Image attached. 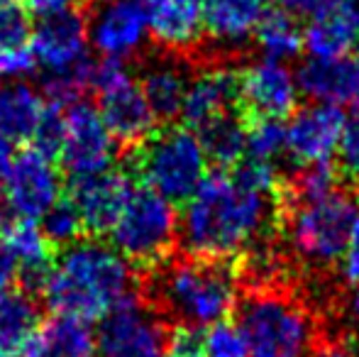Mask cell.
<instances>
[{
  "mask_svg": "<svg viewBox=\"0 0 359 357\" xmlns=\"http://www.w3.org/2000/svg\"><path fill=\"white\" fill-rule=\"evenodd\" d=\"M39 323V306L27 291H0V357H25Z\"/></svg>",
  "mask_w": 359,
  "mask_h": 357,
  "instance_id": "23",
  "label": "cell"
},
{
  "mask_svg": "<svg viewBox=\"0 0 359 357\" xmlns=\"http://www.w3.org/2000/svg\"><path fill=\"white\" fill-rule=\"evenodd\" d=\"M191 74L181 62L174 59H159V62L149 64L142 74V86L147 103H149L151 113L156 120H174L181 115L186 98V88H189Z\"/></svg>",
  "mask_w": 359,
  "mask_h": 357,
  "instance_id": "24",
  "label": "cell"
},
{
  "mask_svg": "<svg viewBox=\"0 0 359 357\" xmlns=\"http://www.w3.org/2000/svg\"><path fill=\"white\" fill-rule=\"evenodd\" d=\"M154 299L179 325L208 328L225 321L235 309L237 274L227 262L215 260H176L156 267L151 281Z\"/></svg>",
  "mask_w": 359,
  "mask_h": 357,
  "instance_id": "3",
  "label": "cell"
},
{
  "mask_svg": "<svg viewBox=\"0 0 359 357\" xmlns=\"http://www.w3.org/2000/svg\"><path fill=\"white\" fill-rule=\"evenodd\" d=\"M64 128H67V108H62V105H54V103H47L42 120H39V128H37V133H34V137H32L34 149L44 152L47 157L59 154L62 142H64Z\"/></svg>",
  "mask_w": 359,
  "mask_h": 357,
  "instance_id": "34",
  "label": "cell"
},
{
  "mask_svg": "<svg viewBox=\"0 0 359 357\" xmlns=\"http://www.w3.org/2000/svg\"><path fill=\"white\" fill-rule=\"evenodd\" d=\"M271 196L245 184L235 172L208 174L179 213V243L191 257L227 262L247 255L276 220Z\"/></svg>",
  "mask_w": 359,
  "mask_h": 357,
  "instance_id": "1",
  "label": "cell"
},
{
  "mask_svg": "<svg viewBox=\"0 0 359 357\" xmlns=\"http://www.w3.org/2000/svg\"><path fill=\"white\" fill-rule=\"evenodd\" d=\"M357 215L355 196L345 189L320 198H288L286 243L303 264L330 267L340 260Z\"/></svg>",
  "mask_w": 359,
  "mask_h": 357,
  "instance_id": "5",
  "label": "cell"
},
{
  "mask_svg": "<svg viewBox=\"0 0 359 357\" xmlns=\"http://www.w3.org/2000/svg\"><path fill=\"white\" fill-rule=\"evenodd\" d=\"M15 279H20V267L10 245L5 243V233L0 235V291L13 289Z\"/></svg>",
  "mask_w": 359,
  "mask_h": 357,
  "instance_id": "39",
  "label": "cell"
},
{
  "mask_svg": "<svg viewBox=\"0 0 359 357\" xmlns=\"http://www.w3.org/2000/svg\"><path fill=\"white\" fill-rule=\"evenodd\" d=\"M286 154V125L284 120L255 118L247 120V157L271 162Z\"/></svg>",
  "mask_w": 359,
  "mask_h": 357,
  "instance_id": "29",
  "label": "cell"
},
{
  "mask_svg": "<svg viewBox=\"0 0 359 357\" xmlns=\"http://www.w3.org/2000/svg\"><path fill=\"white\" fill-rule=\"evenodd\" d=\"M332 3H337V0H281V10H286L296 20H311L325 8H330Z\"/></svg>",
  "mask_w": 359,
  "mask_h": 357,
  "instance_id": "40",
  "label": "cell"
},
{
  "mask_svg": "<svg viewBox=\"0 0 359 357\" xmlns=\"http://www.w3.org/2000/svg\"><path fill=\"white\" fill-rule=\"evenodd\" d=\"M25 357H98V338L88 321L57 314L39 323Z\"/></svg>",
  "mask_w": 359,
  "mask_h": 357,
  "instance_id": "22",
  "label": "cell"
},
{
  "mask_svg": "<svg viewBox=\"0 0 359 357\" xmlns=\"http://www.w3.org/2000/svg\"><path fill=\"white\" fill-rule=\"evenodd\" d=\"M42 230L49 238V243L54 248H67V245L81 240V233L83 230V223H81V215L76 210L72 198H59L47 213L42 215Z\"/></svg>",
  "mask_w": 359,
  "mask_h": 357,
  "instance_id": "30",
  "label": "cell"
},
{
  "mask_svg": "<svg viewBox=\"0 0 359 357\" xmlns=\"http://www.w3.org/2000/svg\"><path fill=\"white\" fill-rule=\"evenodd\" d=\"M337 264H340L342 279L350 286H359V215L355 218V223H352V230L347 235L345 250H342Z\"/></svg>",
  "mask_w": 359,
  "mask_h": 357,
  "instance_id": "37",
  "label": "cell"
},
{
  "mask_svg": "<svg viewBox=\"0 0 359 357\" xmlns=\"http://www.w3.org/2000/svg\"><path fill=\"white\" fill-rule=\"evenodd\" d=\"M303 49L308 57L332 59L359 49V18L340 0L308 20L303 29Z\"/></svg>",
  "mask_w": 359,
  "mask_h": 357,
  "instance_id": "20",
  "label": "cell"
},
{
  "mask_svg": "<svg viewBox=\"0 0 359 357\" xmlns=\"http://www.w3.org/2000/svg\"><path fill=\"white\" fill-rule=\"evenodd\" d=\"M135 167L144 186L171 203H186L208 179L210 159L198 133L189 125H181L151 133L140 144Z\"/></svg>",
  "mask_w": 359,
  "mask_h": 357,
  "instance_id": "8",
  "label": "cell"
},
{
  "mask_svg": "<svg viewBox=\"0 0 359 357\" xmlns=\"http://www.w3.org/2000/svg\"><path fill=\"white\" fill-rule=\"evenodd\" d=\"M133 181L125 172L105 169L98 174L74 179L72 201L81 215L83 230L90 235H103L115 223L120 208L125 206Z\"/></svg>",
  "mask_w": 359,
  "mask_h": 357,
  "instance_id": "16",
  "label": "cell"
},
{
  "mask_svg": "<svg viewBox=\"0 0 359 357\" xmlns=\"http://www.w3.org/2000/svg\"><path fill=\"white\" fill-rule=\"evenodd\" d=\"M340 3H342V5H347V8H350L352 13H355L357 18H359V0H340Z\"/></svg>",
  "mask_w": 359,
  "mask_h": 357,
  "instance_id": "43",
  "label": "cell"
},
{
  "mask_svg": "<svg viewBox=\"0 0 359 357\" xmlns=\"http://www.w3.org/2000/svg\"><path fill=\"white\" fill-rule=\"evenodd\" d=\"M76 0H25L29 13H37L39 18H47V15L62 13V10L74 8Z\"/></svg>",
  "mask_w": 359,
  "mask_h": 357,
  "instance_id": "41",
  "label": "cell"
},
{
  "mask_svg": "<svg viewBox=\"0 0 359 357\" xmlns=\"http://www.w3.org/2000/svg\"><path fill=\"white\" fill-rule=\"evenodd\" d=\"M47 100L27 83H13L0 90V137L10 144L29 142L39 128Z\"/></svg>",
  "mask_w": 359,
  "mask_h": 357,
  "instance_id": "26",
  "label": "cell"
},
{
  "mask_svg": "<svg viewBox=\"0 0 359 357\" xmlns=\"http://www.w3.org/2000/svg\"><path fill=\"white\" fill-rule=\"evenodd\" d=\"M5 233V223H3V218H0V235Z\"/></svg>",
  "mask_w": 359,
  "mask_h": 357,
  "instance_id": "44",
  "label": "cell"
},
{
  "mask_svg": "<svg viewBox=\"0 0 359 357\" xmlns=\"http://www.w3.org/2000/svg\"><path fill=\"white\" fill-rule=\"evenodd\" d=\"M337 159H340L342 177L350 181L352 186H357L359 189V105H357L355 113L347 118Z\"/></svg>",
  "mask_w": 359,
  "mask_h": 357,
  "instance_id": "35",
  "label": "cell"
},
{
  "mask_svg": "<svg viewBox=\"0 0 359 357\" xmlns=\"http://www.w3.org/2000/svg\"><path fill=\"white\" fill-rule=\"evenodd\" d=\"M252 39H255L262 59H271V62L286 64L303 52V29L298 20L286 10L264 13Z\"/></svg>",
  "mask_w": 359,
  "mask_h": 357,
  "instance_id": "28",
  "label": "cell"
},
{
  "mask_svg": "<svg viewBox=\"0 0 359 357\" xmlns=\"http://www.w3.org/2000/svg\"><path fill=\"white\" fill-rule=\"evenodd\" d=\"M86 20L90 47L113 62L137 57L149 37L142 0H93Z\"/></svg>",
  "mask_w": 359,
  "mask_h": 357,
  "instance_id": "13",
  "label": "cell"
},
{
  "mask_svg": "<svg viewBox=\"0 0 359 357\" xmlns=\"http://www.w3.org/2000/svg\"><path fill=\"white\" fill-rule=\"evenodd\" d=\"M298 100V79L286 64L259 57L237 74V103L245 120H286L296 113Z\"/></svg>",
  "mask_w": 359,
  "mask_h": 357,
  "instance_id": "12",
  "label": "cell"
},
{
  "mask_svg": "<svg viewBox=\"0 0 359 357\" xmlns=\"http://www.w3.org/2000/svg\"><path fill=\"white\" fill-rule=\"evenodd\" d=\"M34 57H32V49L27 47H20V49H13V52H5L0 54V74L5 76H25V74L34 72Z\"/></svg>",
  "mask_w": 359,
  "mask_h": 357,
  "instance_id": "38",
  "label": "cell"
},
{
  "mask_svg": "<svg viewBox=\"0 0 359 357\" xmlns=\"http://www.w3.org/2000/svg\"><path fill=\"white\" fill-rule=\"evenodd\" d=\"M347 115L345 108L313 103L291 115L286 125V154L298 167L330 164L340 152Z\"/></svg>",
  "mask_w": 359,
  "mask_h": 357,
  "instance_id": "15",
  "label": "cell"
},
{
  "mask_svg": "<svg viewBox=\"0 0 359 357\" xmlns=\"http://www.w3.org/2000/svg\"><path fill=\"white\" fill-rule=\"evenodd\" d=\"M29 10L25 0H0V54L29 44Z\"/></svg>",
  "mask_w": 359,
  "mask_h": 357,
  "instance_id": "31",
  "label": "cell"
},
{
  "mask_svg": "<svg viewBox=\"0 0 359 357\" xmlns=\"http://www.w3.org/2000/svg\"><path fill=\"white\" fill-rule=\"evenodd\" d=\"M98 333L100 357H166L169 330L149 304L130 296L103 316Z\"/></svg>",
  "mask_w": 359,
  "mask_h": 357,
  "instance_id": "10",
  "label": "cell"
},
{
  "mask_svg": "<svg viewBox=\"0 0 359 357\" xmlns=\"http://www.w3.org/2000/svg\"><path fill=\"white\" fill-rule=\"evenodd\" d=\"M347 318H350V323L359 330V286H355V291H352L350 299H347Z\"/></svg>",
  "mask_w": 359,
  "mask_h": 357,
  "instance_id": "42",
  "label": "cell"
},
{
  "mask_svg": "<svg viewBox=\"0 0 359 357\" xmlns=\"http://www.w3.org/2000/svg\"><path fill=\"white\" fill-rule=\"evenodd\" d=\"M337 186V172L330 164H316V167H301L291 186H286L288 198H320L332 194Z\"/></svg>",
  "mask_w": 359,
  "mask_h": 357,
  "instance_id": "33",
  "label": "cell"
},
{
  "mask_svg": "<svg viewBox=\"0 0 359 357\" xmlns=\"http://www.w3.org/2000/svg\"><path fill=\"white\" fill-rule=\"evenodd\" d=\"M240 328L250 357H311L316 323L298 301L281 291H257L240 306Z\"/></svg>",
  "mask_w": 359,
  "mask_h": 357,
  "instance_id": "7",
  "label": "cell"
},
{
  "mask_svg": "<svg viewBox=\"0 0 359 357\" xmlns=\"http://www.w3.org/2000/svg\"><path fill=\"white\" fill-rule=\"evenodd\" d=\"M115 140L105 128L98 108L88 103L67 105V128H64V142L59 149L62 164L74 179L98 174L113 167L115 159Z\"/></svg>",
  "mask_w": 359,
  "mask_h": 357,
  "instance_id": "14",
  "label": "cell"
},
{
  "mask_svg": "<svg viewBox=\"0 0 359 357\" xmlns=\"http://www.w3.org/2000/svg\"><path fill=\"white\" fill-rule=\"evenodd\" d=\"M93 88L98 90V113L113 140L123 147H140L154 133L151 113L140 81H135L125 62L103 59L93 67Z\"/></svg>",
  "mask_w": 359,
  "mask_h": 357,
  "instance_id": "9",
  "label": "cell"
},
{
  "mask_svg": "<svg viewBox=\"0 0 359 357\" xmlns=\"http://www.w3.org/2000/svg\"><path fill=\"white\" fill-rule=\"evenodd\" d=\"M203 142L210 164L220 169H235L247 157V120L230 113L210 120L208 125L196 130Z\"/></svg>",
  "mask_w": 359,
  "mask_h": 357,
  "instance_id": "27",
  "label": "cell"
},
{
  "mask_svg": "<svg viewBox=\"0 0 359 357\" xmlns=\"http://www.w3.org/2000/svg\"><path fill=\"white\" fill-rule=\"evenodd\" d=\"M62 174L52 157L34 147L13 154L5 172V206L22 220H37L62 198Z\"/></svg>",
  "mask_w": 359,
  "mask_h": 357,
  "instance_id": "11",
  "label": "cell"
},
{
  "mask_svg": "<svg viewBox=\"0 0 359 357\" xmlns=\"http://www.w3.org/2000/svg\"><path fill=\"white\" fill-rule=\"evenodd\" d=\"M88 47V20L76 8L39 20L29 34V49L44 72L47 103L67 108L93 86L95 62H90Z\"/></svg>",
  "mask_w": 359,
  "mask_h": 357,
  "instance_id": "4",
  "label": "cell"
},
{
  "mask_svg": "<svg viewBox=\"0 0 359 357\" xmlns=\"http://www.w3.org/2000/svg\"><path fill=\"white\" fill-rule=\"evenodd\" d=\"M166 357H205L203 350V333L194 325H179L169 333Z\"/></svg>",
  "mask_w": 359,
  "mask_h": 357,
  "instance_id": "36",
  "label": "cell"
},
{
  "mask_svg": "<svg viewBox=\"0 0 359 357\" xmlns=\"http://www.w3.org/2000/svg\"><path fill=\"white\" fill-rule=\"evenodd\" d=\"M133 264L100 240L67 245L44 276L42 299L54 314L81 321H100L118 304L135 296Z\"/></svg>",
  "mask_w": 359,
  "mask_h": 357,
  "instance_id": "2",
  "label": "cell"
},
{
  "mask_svg": "<svg viewBox=\"0 0 359 357\" xmlns=\"http://www.w3.org/2000/svg\"><path fill=\"white\" fill-rule=\"evenodd\" d=\"M264 18V0H203L205 37L217 47L247 44Z\"/></svg>",
  "mask_w": 359,
  "mask_h": 357,
  "instance_id": "21",
  "label": "cell"
},
{
  "mask_svg": "<svg viewBox=\"0 0 359 357\" xmlns=\"http://www.w3.org/2000/svg\"><path fill=\"white\" fill-rule=\"evenodd\" d=\"M203 350L205 357H250L247 340L240 323L235 321H217L208 325L203 333Z\"/></svg>",
  "mask_w": 359,
  "mask_h": 357,
  "instance_id": "32",
  "label": "cell"
},
{
  "mask_svg": "<svg viewBox=\"0 0 359 357\" xmlns=\"http://www.w3.org/2000/svg\"><path fill=\"white\" fill-rule=\"evenodd\" d=\"M347 357H359V353H352V350H350V353H347Z\"/></svg>",
  "mask_w": 359,
  "mask_h": 357,
  "instance_id": "45",
  "label": "cell"
},
{
  "mask_svg": "<svg viewBox=\"0 0 359 357\" xmlns=\"http://www.w3.org/2000/svg\"><path fill=\"white\" fill-rule=\"evenodd\" d=\"M301 95L313 103L345 108L359 105V49L345 57L318 59L308 57L296 72Z\"/></svg>",
  "mask_w": 359,
  "mask_h": 357,
  "instance_id": "17",
  "label": "cell"
},
{
  "mask_svg": "<svg viewBox=\"0 0 359 357\" xmlns=\"http://www.w3.org/2000/svg\"><path fill=\"white\" fill-rule=\"evenodd\" d=\"M108 235L110 245L133 267H161L179 243L176 203L144 184L133 186Z\"/></svg>",
  "mask_w": 359,
  "mask_h": 357,
  "instance_id": "6",
  "label": "cell"
},
{
  "mask_svg": "<svg viewBox=\"0 0 359 357\" xmlns=\"http://www.w3.org/2000/svg\"><path fill=\"white\" fill-rule=\"evenodd\" d=\"M237 103V74L227 67H205L194 74L186 88L181 118L189 128L198 130L210 120L230 113Z\"/></svg>",
  "mask_w": 359,
  "mask_h": 357,
  "instance_id": "19",
  "label": "cell"
},
{
  "mask_svg": "<svg viewBox=\"0 0 359 357\" xmlns=\"http://www.w3.org/2000/svg\"><path fill=\"white\" fill-rule=\"evenodd\" d=\"M5 243L10 245L20 267V279L32 289H39L54 262V245L44 235L42 225L20 218L5 230Z\"/></svg>",
  "mask_w": 359,
  "mask_h": 357,
  "instance_id": "25",
  "label": "cell"
},
{
  "mask_svg": "<svg viewBox=\"0 0 359 357\" xmlns=\"http://www.w3.org/2000/svg\"><path fill=\"white\" fill-rule=\"evenodd\" d=\"M149 37L166 52H189L205 37L203 0H142Z\"/></svg>",
  "mask_w": 359,
  "mask_h": 357,
  "instance_id": "18",
  "label": "cell"
}]
</instances>
